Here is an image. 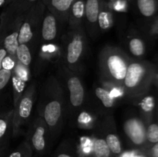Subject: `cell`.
I'll list each match as a JSON object with an SVG mask.
<instances>
[{"instance_id": "obj_30", "label": "cell", "mask_w": 158, "mask_h": 157, "mask_svg": "<svg viewBox=\"0 0 158 157\" xmlns=\"http://www.w3.org/2000/svg\"><path fill=\"white\" fill-rule=\"evenodd\" d=\"M125 6H126V3L123 1H121V0H119V1H117L115 3V9H117L118 11L122 10Z\"/></svg>"}, {"instance_id": "obj_8", "label": "cell", "mask_w": 158, "mask_h": 157, "mask_svg": "<svg viewBox=\"0 0 158 157\" xmlns=\"http://www.w3.org/2000/svg\"><path fill=\"white\" fill-rule=\"evenodd\" d=\"M139 11L145 17H151L156 12L155 0H137Z\"/></svg>"}, {"instance_id": "obj_26", "label": "cell", "mask_w": 158, "mask_h": 157, "mask_svg": "<svg viewBox=\"0 0 158 157\" xmlns=\"http://www.w3.org/2000/svg\"><path fill=\"white\" fill-rule=\"evenodd\" d=\"M12 81H13V85L15 89H16L18 92H22L25 87V83L24 82H23V80L21 79L20 78H19V77H17V78L16 77H14Z\"/></svg>"}, {"instance_id": "obj_23", "label": "cell", "mask_w": 158, "mask_h": 157, "mask_svg": "<svg viewBox=\"0 0 158 157\" xmlns=\"http://www.w3.org/2000/svg\"><path fill=\"white\" fill-rule=\"evenodd\" d=\"M11 77V71L2 69L0 70V91L4 89Z\"/></svg>"}, {"instance_id": "obj_33", "label": "cell", "mask_w": 158, "mask_h": 157, "mask_svg": "<svg viewBox=\"0 0 158 157\" xmlns=\"http://www.w3.org/2000/svg\"><path fill=\"white\" fill-rule=\"evenodd\" d=\"M57 157H72V156H71V155H68V154L61 153V154H60V155H59Z\"/></svg>"}, {"instance_id": "obj_6", "label": "cell", "mask_w": 158, "mask_h": 157, "mask_svg": "<svg viewBox=\"0 0 158 157\" xmlns=\"http://www.w3.org/2000/svg\"><path fill=\"white\" fill-rule=\"evenodd\" d=\"M56 35V23L55 17L52 15H47L45 18L43 24L42 35L45 40L53 39Z\"/></svg>"}, {"instance_id": "obj_21", "label": "cell", "mask_w": 158, "mask_h": 157, "mask_svg": "<svg viewBox=\"0 0 158 157\" xmlns=\"http://www.w3.org/2000/svg\"><path fill=\"white\" fill-rule=\"evenodd\" d=\"M98 21L99 25H100L101 29H108L110 26L111 24L110 15L109 12H106V11H102V12H100L98 15Z\"/></svg>"}, {"instance_id": "obj_2", "label": "cell", "mask_w": 158, "mask_h": 157, "mask_svg": "<svg viewBox=\"0 0 158 157\" xmlns=\"http://www.w3.org/2000/svg\"><path fill=\"white\" fill-rule=\"evenodd\" d=\"M146 72L145 67L140 63L135 62L130 65L124 78L125 85L127 87H136L143 80Z\"/></svg>"}, {"instance_id": "obj_17", "label": "cell", "mask_w": 158, "mask_h": 157, "mask_svg": "<svg viewBox=\"0 0 158 157\" xmlns=\"http://www.w3.org/2000/svg\"><path fill=\"white\" fill-rule=\"evenodd\" d=\"M146 139L147 141L151 144L158 142V123H154L150 124L146 128Z\"/></svg>"}, {"instance_id": "obj_36", "label": "cell", "mask_w": 158, "mask_h": 157, "mask_svg": "<svg viewBox=\"0 0 158 157\" xmlns=\"http://www.w3.org/2000/svg\"><path fill=\"white\" fill-rule=\"evenodd\" d=\"M157 118H158V105H157Z\"/></svg>"}, {"instance_id": "obj_31", "label": "cell", "mask_w": 158, "mask_h": 157, "mask_svg": "<svg viewBox=\"0 0 158 157\" xmlns=\"http://www.w3.org/2000/svg\"><path fill=\"white\" fill-rule=\"evenodd\" d=\"M7 55V52L5 49H0V70H1L2 68V60L4 59L5 57Z\"/></svg>"}, {"instance_id": "obj_5", "label": "cell", "mask_w": 158, "mask_h": 157, "mask_svg": "<svg viewBox=\"0 0 158 157\" xmlns=\"http://www.w3.org/2000/svg\"><path fill=\"white\" fill-rule=\"evenodd\" d=\"M60 115H61V106L58 101H52L46 105L44 116L46 123L49 126H55L60 117Z\"/></svg>"}, {"instance_id": "obj_25", "label": "cell", "mask_w": 158, "mask_h": 157, "mask_svg": "<svg viewBox=\"0 0 158 157\" xmlns=\"http://www.w3.org/2000/svg\"><path fill=\"white\" fill-rule=\"evenodd\" d=\"M15 66V62L13 61L10 56H7L6 55L2 60V68L4 69H7V70H10L12 69Z\"/></svg>"}, {"instance_id": "obj_28", "label": "cell", "mask_w": 158, "mask_h": 157, "mask_svg": "<svg viewBox=\"0 0 158 157\" xmlns=\"http://www.w3.org/2000/svg\"><path fill=\"white\" fill-rule=\"evenodd\" d=\"M150 157H158V142L152 145L149 151Z\"/></svg>"}, {"instance_id": "obj_20", "label": "cell", "mask_w": 158, "mask_h": 157, "mask_svg": "<svg viewBox=\"0 0 158 157\" xmlns=\"http://www.w3.org/2000/svg\"><path fill=\"white\" fill-rule=\"evenodd\" d=\"M52 6L56 10L65 12L69 10L74 0H50Z\"/></svg>"}, {"instance_id": "obj_4", "label": "cell", "mask_w": 158, "mask_h": 157, "mask_svg": "<svg viewBox=\"0 0 158 157\" xmlns=\"http://www.w3.org/2000/svg\"><path fill=\"white\" fill-rule=\"evenodd\" d=\"M68 88L70 92V102L73 106H80L84 98V90L80 79L72 77L68 81Z\"/></svg>"}, {"instance_id": "obj_18", "label": "cell", "mask_w": 158, "mask_h": 157, "mask_svg": "<svg viewBox=\"0 0 158 157\" xmlns=\"http://www.w3.org/2000/svg\"><path fill=\"white\" fill-rule=\"evenodd\" d=\"M130 49L133 55L136 56H140L144 53V45L143 41L140 38H133L130 42Z\"/></svg>"}, {"instance_id": "obj_24", "label": "cell", "mask_w": 158, "mask_h": 157, "mask_svg": "<svg viewBox=\"0 0 158 157\" xmlns=\"http://www.w3.org/2000/svg\"><path fill=\"white\" fill-rule=\"evenodd\" d=\"M140 106L144 112H150L154 107V100L152 96H148L140 103Z\"/></svg>"}, {"instance_id": "obj_13", "label": "cell", "mask_w": 158, "mask_h": 157, "mask_svg": "<svg viewBox=\"0 0 158 157\" xmlns=\"http://www.w3.org/2000/svg\"><path fill=\"white\" fill-rule=\"evenodd\" d=\"M15 54H17V57L19 61L25 66H29L31 62V54L29 52V48L25 44H20L17 48Z\"/></svg>"}, {"instance_id": "obj_1", "label": "cell", "mask_w": 158, "mask_h": 157, "mask_svg": "<svg viewBox=\"0 0 158 157\" xmlns=\"http://www.w3.org/2000/svg\"><path fill=\"white\" fill-rule=\"evenodd\" d=\"M124 130L127 135L136 146H141L147 142L146 127L141 120L131 119L124 124Z\"/></svg>"}, {"instance_id": "obj_19", "label": "cell", "mask_w": 158, "mask_h": 157, "mask_svg": "<svg viewBox=\"0 0 158 157\" xmlns=\"http://www.w3.org/2000/svg\"><path fill=\"white\" fill-rule=\"evenodd\" d=\"M32 108V102L28 97L23 99L21 103L19 105V115L23 118H27L30 115L31 111Z\"/></svg>"}, {"instance_id": "obj_15", "label": "cell", "mask_w": 158, "mask_h": 157, "mask_svg": "<svg viewBox=\"0 0 158 157\" xmlns=\"http://www.w3.org/2000/svg\"><path fill=\"white\" fill-rule=\"evenodd\" d=\"M32 32L29 23L25 22L22 26L18 35V42L20 44H25L32 38Z\"/></svg>"}, {"instance_id": "obj_10", "label": "cell", "mask_w": 158, "mask_h": 157, "mask_svg": "<svg viewBox=\"0 0 158 157\" xmlns=\"http://www.w3.org/2000/svg\"><path fill=\"white\" fill-rule=\"evenodd\" d=\"M110 152L106 140L102 139L96 140L94 144V152L96 157H110Z\"/></svg>"}, {"instance_id": "obj_12", "label": "cell", "mask_w": 158, "mask_h": 157, "mask_svg": "<svg viewBox=\"0 0 158 157\" xmlns=\"http://www.w3.org/2000/svg\"><path fill=\"white\" fill-rule=\"evenodd\" d=\"M45 130L43 127H39L35 130L33 136H32V145L37 151H42L45 148V139H44Z\"/></svg>"}, {"instance_id": "obj_16", "label": "cell", "mask_w": 158, "mask_h": 157, "mask_svg": "<svg viewBox=\"0 0 158 157\" xmlns=\"http://www.w3.org/2000/svg\"><path fill=\"white\" fill-rule=\"evenodd\" d=\"M106 142L113 153L120 154L121 152V144H120V140L117 138V135H114V134H109L106 136Z\"/></svg>"}, {"instance_id": "obj_3", "label": "cell", "mask_w": 158, "mask_h": 157, "mask_svg": "<svg viewBox=\"0 0 158 157\" xmlns=\"http://www.w3.org/2000/svg\"><path fill=\"white\" fill-rule=\"evenodd\" d=\"M107 66L111 75L118 80L124 79L127 67L123 58L119 55H114L108 58Z\"/></svg>"}, {"instance_id": "obj_27", "label": "cell", "mask_w": 158, "mask_h": 157, "mask_svg": "<svg viewBox=\"0 0 158 157\" xmlns=\"http://www.w3.org/2000/svg\"><path fill=\"white\" fill-rule=\"evenodd\" d=\"M7 129V123L6 120L0 119V139L5 135Z\"/></svg>"}, {"instance_id": "obj_22", "label": "cell", "mask_w": 158, "mask_h": 157, "mask_svg": "<svg viewBox=\"0 0 158 157\" xmlns=\"http://www.w3.org/2000/svg\"><path fill=\"white\" fill-rule=\"evenodd\" d=\"M85 11V4L83 0H77L73 4L72 12L74 16L77 18H80L83 17Z\"/></svg>"}, {"instance_id": "obj_7", "label": "cell", "mask_w": 158, "mask_h": 157, "mask_svg": "<svg viewBox=\"0 0 158 157\" xmlns=\"http://www.w3.org/2000/svg\"><path fill=\"white\" fill-rule=\"evenodd\" d=\"M83 50V42L79 38H75L68 46L67 60L69 63H75L80 58Z\"/></svg>"}, {"instance_id": "obj_35", "label": "cell", "mask_w": 158, "mask_h": 157, "mask_svg": "<svg viewBox=\"0 0 158 157\" xmlns=\"http://www.w3.org/2000/svg\"><path fill=\"white\" fill-rule=\"evenodd\" d=\"M28 1H29V2H35V1H36V0H28Z\"/></svg>"}, {"instance_id": "obj_14", "label": "cell", "mask_w": 158, "mask_h": 157, "mask_svg": "<svg viewBox=\"0 0 158 157\" xmlns=\"http://www.w3.org/2000/svg\"><path fill=\"white\" fill-rule=\"evenodd\" d=\"M95 92L97 96L101 100L103 106L107 108L112 107L114 105V97L109 92L102 88H97Z\"/></svg>"}, {"instance_id": "obj_11", "label": "cell", "mask_w": 158, "mask_h": 157, "mask_svg": "<svg viewBox=\"0 0 158 157\" xmlns=\"http://www.w3.org/2000/svg\"><path fill=\"white\" fill-rule=\"evenodd\" d=\"M18 32H13L10 35H7L5 38L4 40V47L6 52H9V54L14 55L15 54L17 50V48L19 46V43L18 42Z\"/></svg>"}, {"instance_id": "obj_9", "label": "cell", "mask_w": 158, "mask_h": 157, "mask_svg": "<svg viewBox=\"0 0 158 157\" xmlns=\"http://www.w3.org/2000/svg\"><path fill=\"white\" fill-rule=\"evenodd\" d=\"M85 12L87 19L90 22H95L98 19L99 0H86L85 5Z\"/></svg>"}, {"instance_id": "obj_32", "label": "cell", "mask_w": 158, "mask_h": 157, "mask_svg": "<svg viewBox=\"0 0 158 157\" xmlns=\"http://www.w3.org/2000/svg\"><path fill=\"white\" fill-rule=\"evenodd\" d=\"M9 157H22V154L21 152L17 151V152H12V153H11Z\"/></svg>"}, {"instance_id": "obj_34", "label": "cell", "mask_w": 158, "mask_h": 157, "mask_svg": "<svg viewBox=\"0 0 158 157\" xmlns=\"http://www.w3.org/2000/svg\"><path fill=\"white\" fill-rule=\"evenodd\" d=\"M4 2H5V0H0V6H2V5L3 4V3H4Z\"/></svg>"}, {"instance_id": "obj_29", "label": "cell", "mask_w": 158, "mask_h": 157, "mask_svg": "<svg viewBox=\"0 0 158 157\" xmlns=\"http://www.w3.org/2000/svg\"><path fill=\"white\" fill-rule=\"evenodd\" d=\"M78 120L80 123H89L91 120V118L87 113H84V112H83V113H82L81 115H80Z\"/></svg>"}]
</instances>
